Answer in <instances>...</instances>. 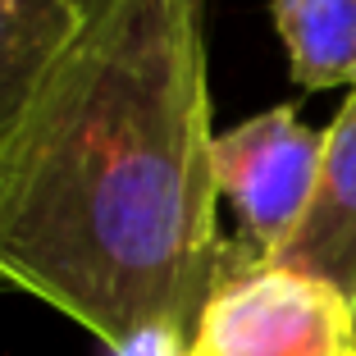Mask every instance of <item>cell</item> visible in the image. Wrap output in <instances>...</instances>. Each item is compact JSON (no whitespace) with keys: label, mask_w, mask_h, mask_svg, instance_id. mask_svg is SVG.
<instances>
[{"label":"cell","mask_w":356,"mask_h":356,"mask_svg":"<svg viewBox=\"0 0 356 356\" xmlns=\"http://www.w3.org/2000/svg\"><path fill=\"white\" fill-rule=\"evenodd\" d=\"M110 356H188V334L183 329H142L110 347Z\"/></svg>","instance_id":"7"},{"label":"cell","mask_w":356,"mask_h":356,"mask_svg":"<svg viewBox=\"0 0 356 356\" xmlns=\"http://www.w3.org/2000/svg\"><path fill=\"white\" fill-rule=\"evenodd\" d=\"M197 0H92L0 142V283L105 347L192 338L229 261Z\"/></svg>","instance_id":"1"},{"label":"cell","mask_w":356,"mask_h":356,"mask_svg":"<svg viewBox=\"0 0 356 356\" xmlns=\"http://www.w3.org/2000/svg\"><path fill=\"white\" fill-rule=\"evenodd\" d=\"M87 14L92 0H0V142L28 115Z\"/></svg>","instance_id":"5"},{"label":"cell","mask_w":356,"mask_h":356,"mask_svg":"<svg viewBox=\"0 0 356 356\" xmlns=\"http://www.w3.org/2000/svg\"><path fill=\"white\" fill-rule=\"evenodd\" d=\"M320 165L325 133L306 128L293 105H270L229 133H215V183L238 210L242 242L256 256L274 261L293 242L311 210Z\"/></svg>","instance_id":"3"},{"label":"cell","mask_w":356,"mask_h":356,"mask_svg":"<svg viewBox=\"0 0 356 356\" xmlns=\"http://www.w3.org/2000/svg\"><path fill=\"white\" fill-rule=\"evenodd\" d=\"M188 356H356V311L334 283L233 242Z\"/></svg>","instance_id":"2"},{"label":"cell","mask_w":356,"mask_h":356,"mask_svg":"<svg viewBox=\"0 0 356 356\" xmlns=\"http://www.w3.org/2000/svg\"><path fill=\"white\" fill-rule=\"evenodd\" d=\"M274 261L334 283L356 311V87L325 128V165L311 210Z\"/></svg>","instance_id":"4"},{"label":"cell","mask_w":356,"mask_h":356,"mask_svg":"<svg viewBox=\"0 0 356 356\" xmlns=\"http://www.w3.org/2000/svg\"><path fill=\"white\" fill-rule=\"evenodd\" d=\"M270 19L297 87H356V0H270Z\"/></svg>","instance_id":"6"}]
</instances>
